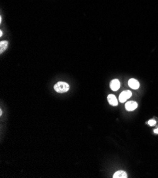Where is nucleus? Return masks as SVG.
<instances>
[{"instance_id": "obj_1", "label": "nucleus", "mask_w": 158, "mask_h": 178, "mask_svg": "<svg viewBox=\"0 0 158 178\" xmlns=\"http://www.w3.org/2000/svg\"><path fill=\"white\" fill-rule=\"evenodd\" d=\"M69 86L65 82H58L54 86V89L58 93H65L69 90Z\"/></svg>"}, {"instance_id": "obj_2", "label": "nucleus", "mask_w": 158, "mask_h": 178, "mask_svg": "<svg viewBox=\"0 0 158 178\" xmlns=\"http://www.w3.org/2000/svg\"><path fill=\"white\" fill-rule=\"evenodd\" d=\"M132 96V92L129 90H126L122 92L119 95V102H121V103H123V102H126V100Z\"/></svg>"}, {"instance_id": "obj_3", "label": "nucleus", "mask_w": 158, "mask_h": 178, "mask_svg": "<svg viewBox=\"0 0 158 178\" xmlns=\"http://www.w3.org/2000/svg\"><path fill=\"white\" fill-rule=\"evenodd\" d=\"M125 107L126 109V110L129 111V112H130V111H134L137 107H138V104H137V102H136L130 101L126 102Z\"/></svg>"}, {"instance_id": "obj_4", "label": "nucleus", "mask_w": 158, "mask_h": 178, "mask_svg": "<svg viewBox=\"0 0 158 178\" xmlns=\"http://www.w3.org/2000/svg\"><path fill=\"white\" fill-rule=\"evenodd\" d=\"M128 85L130 88L133 89H138L139 87H140V83L136 79H130L129 81H128Z\"/></svg>"}, {"instance_id": "obj_5", "label": "nucleus", "mask_w": 158, "mask_h": 178, "mask_svg": "<svg viewBox=\"0 0 158 178\" xmlns=\"http://www.w3.org/2000/svg\"><path fill=\"white\" fill-rule=\"evenodd\" d=\"M120 86H121V84L119 79H113L110 82V88L113 91H117L120 88Z\"/></svg>"}, {"instance_id": "obj_6", "label": "nucleus", "mask_w": 158, "mask_h": 178, "mask_svg": "<svg viewBox=\"0 0 158 178\" xmlns=\"http://www.w3.org/2000/svg\"><path fill=\"white\" fill-rule=\"evenodd\" d=\"M109 103L112 106H117L118 105V100L116 97H115V95H109L107 97Z\"/></svg>"}, {"instance_id": "obj_7", "label": "nucleus", "mask_w": 158, "mask_h": 178, "mask_svg": "<svg viewBox=\"0 0 158 178\" xmlns=\"http://www.w3.org/2000/svg\"><path fill=\"white\" fill-rule=\"evenodd\" d=\"M113 178H127L128 175L125 171L119 170L116 172L113 176Z\"/></svg>"}, {"instance_id": "obj_8", "label": "nucleus", "mask_w": 158, "mask_h": 178, "mask_svg": "<svg viewBox=\"0 0 158 178\" xmlns=\"http://www.w3.org/2000/svg\"><path fill=\"white\" fill-rule=\"evenodd\" d=\"M8 46V42L6 41H2L0 43V53H3L6 49H7Z\"/></svg>"}, {"instance_id": "obj_9", "label": "nucleus", "mask_w": 158, "mask_h": 178, "mask_svg": "<svg viewBox=\"0 0 158 178\" xmlns=\"http://www.w3.org/2000/svg\"><path fill=\"white\" fill-rule=\"evenodd\" d=\"M147 123H148L150 126H155L156 124V121L154 120V119H150V120L148 121Z\"/></svg>"}, {"instance_id": "obj_10", "label": "nucleus", "mask_w": 158, "mask_h": 178, "mask_svg": "<svg viewBox=\"0 0 158 178\" xmlns=\"http://www.w3.org/2000/svg\"><path fill=\"white\" fill-rule=\"evenodd\" d=\"M154 133H157V134H158V128H157V129H156L154 130Z\"/></svg>"}, {"instance_id": "obj_11", "label": "nucleus", "mask_w": 158, "mask_h": 178, "mask_svg": "<svg viewBox=\"0 0 158 178\" xmlns=\"http://www.w3.org/2000/svg\"><path fill=\"white\" fill-rule=\"evenodd\" d=\"M3 35V33H2V31H0V36H2Z\"/></svg>"}]
</instances>
